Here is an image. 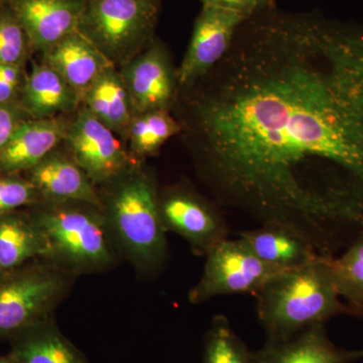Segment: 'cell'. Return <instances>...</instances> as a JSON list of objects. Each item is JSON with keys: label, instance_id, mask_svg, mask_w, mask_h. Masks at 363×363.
<instances>
[{"label": "cell", "instance_id": "cell-18", "mask_svg": "<svg viewBox=\"0 0 363 363\" xmlns=\"http://www.w3.org/2000/svg\"><path fill=\"white\" fill-rule=\"evenodd\" d=\"M238 238L262 262L283 271L305 266L322 255L304 236L279 224H262L242 231Z\"/></svg>", "mask_w": 363, "mask_h": 363}, {"label": "cell", "instance_id": "cell-11", "mask_svg": "<svg viewBox=\"0 0 363 363\" xmlns=\"http://www.w3.org/2000/svg\"><path fill=\"white\" fill-rule=\"evenodd\" d=\"M248 16L222 7L202 6L178 70L180 91L194 84L223 59Z\"/></svg>", "mask_w": 363, "mask_h": 363}, {"label": "cell", "instance_id": "cell-31", "mask_svg": "<svg viewBox=\"0 0 363 363\" xmlns=\"http://www.w3.org/2000/svg\"><path fill=\"white\" fill-rule=\"evenodd\" d=\"M4 2H6V0H0V7L4 6Z\"/></svg>", "mask_w": 363, "mask_h": 363}, {"label": "cell", "instance_id": "cell-10", "mask_svg": "<svg viewBox=\"0 0 363 363\" xmlns=\"http://www.w3.org/2000/svg\"><path fill=\"white\" fill-rule=\"evenodd\" d=\"M135 114L169 111L175 106L180 87L178 69L174 67L166 45L157 38L135 58L121 68Z\"/></svg>", "mask_w": 363, "mask_h": 363}, {"label": "cell", "instance_id": "cell-12", "mask_svg": "<svg viewBox=\"0 0 363 363\" xmlns=\"http://www.w3.org/2000/svg\"><path fill=\"white\" fill-rule=\"evenodd\" d=\"M40 54L78 30L86 0H6Z\"/></svg>", "mask_w": 363, "mask_h": 363}, {"label": "cell", "instance_id": "cell-24", "mask_svg": "<svg viewBox=\"0 0 363 363\" xmlns=\"http://www.w3.org/2000/svg\"><path fill=\"white\" fill-rule=\"evenodd\" d=\"M203 347V363H255L253 352L224 315L212 319Z\"/></svg>", "mask_w": 363, "mask_h": 363}, {"label": "cell", "instance_id": "cell-20", "mask_svg": "<svg viewBox=\"0 0 363 363\" xmlns=\"http://www.w3.org/2000/svg\"><path fill=\"white\" fill-rule=\"evenodd\" d=\"M9 344V354L20 363H89L62 333L54 316L16 334Z\"/></svg>", "mask_w": 363, "mask_h": 363}, {"label": "cell", "instance_id": "cell-16", "mask_svg": "<svg viewBox=\"0 0 363 363\" xmlns=\"http://www.w3.org/2000/svg\"><path fill=\"white\" fill-rule=\"evenodd\" d=\"M21 108L32 119L54 118L75 113L80 95L45 63H33L21 92Z\"/></svg>", "mask_w": 363, "mask_h": 363}, {"label": "cell", "instance_id": "cell-23", "mask_svg": "<svg viewBox=\"0 0 363 363\" xmlns=\"http://www.w3.org/2000/svg\"><path fill=\"white\" fill-rule=\"evenodd\" d=\"M334 286L350 316L363 318V235L339 257H329Z\"/></svg>", "mask_w": 363, "mask_h": 363}, {"label": "cell", "instance_id": "cell-1", "mask_svg": "<svg viewBox=\"0 0 363 363\" xmlns=\"http://www.w3.org/2000/svg\"><path fill=\"white\" fill-rule=\"evenodd\" d=\"M177 104L218 206L327 257L363 235V25L264 9Z\"/></svg>", "mask_w": 363, "mask_h": 363}, {"label": "cell", "instance_id": "cell-14", "mask_svg": "<svg viewBox=\"0 0 363 363\" xmlns=\"http://www.w3.org/2000/svg\"><path fill=\"white\" fill-rule=\"evenodd\" d=\"M45 201L85 202L101 207L98 189L70 155L52 150L39 164L21 174Z\"/></svg>", "mask_w": 363, "mask_h": 363}, {"label": "cell", "instance_id": "cell-3", "mask_svg": "<svg viewBox=\"0 0 363 363\" xmlns=\"http://www.w3.org/2000/svg\"><path fill=\"white\" fill-rule=\"evenodd\" d=\"M329 257L316 259L272 279L257 295V315L267 340H285L350 311L332 279Z\"/></svg>", "mask_w": 363, "mask_h": 363}, {"label": "cell", "instance_id": "cell-25", "mask_svg": "<svg viewBox=\"0 0 363 363\" xmlns=\"http://www.w3.org/2000/svg\"><path fill=\"white\" fill-rule=\"evenodd\" d=\"M32 52L28 33L6 0L0 7V62L25 67Z\"/></svg>", "mask_w": 363, "mask_h": 363}, {"label": "cell", "instance_id": "cell-29", "mask_svg": "<svg viewBox=\"0 0 363 363\" xmlns=\"http://www.w3.org/2000/svg\"><path fill=\"white\" fill-rule=\"evenodd\" d=\"M201 2L202 6L231 9L243 13L248 18L259 11L276 6L274 0H201Z\"/></svg>", "mask_w": 363, "mask_h": 363}, {"label": "cell", "instance_id": "cell-6", "mask_svg": "<svg viewBox=\"0 0 363 363\" xmlns=\"http://www.w3.org/2000/svg\"><path fill=\"white\" fill-rule=\"evenodd\" d=\"M162 0H86L78 32L121 68L156 37Z\"/></svg>", "mask_w": 363, "mask_h": 363}, {"label": "cell", "instance_id": "cell-13", "mask_svg": "<svg viewBox=\"0 0 363 363\" xmlns=\"http://www.w3.org/2000/svg\"><path fill=\"white\" fill-rule=\"evenodd\" d=\"M71 119L66 116L26 119L0 152V174H23L65 140Z\"/></svg>", "mask_w": 363, "mask_h": 363}, {"label": "cell", "instance_id": "cell-2", "mask_svg": "<svg viewBox=\"0 0 363 363\" xmlns=\"http://www.w3.org/2000/svg\"><path fill=\"white\" fill-rule=\"evenodd\" d=\"M98 193L119 257L143 276L159 274L168 260L169 248L152 169L135 162L98 188Z\"/></svg>", "mask_w": 363, "mask_h": 363}, {"label": "cell", "instance_id": "cell-4", "mask_svg": "<svg viewBox=\"0 0 363 363\" xmlns=\"http://www.w3.org/2000/svg\"><path fill=\"white\" fill-rule=\"evenodd\" d=\"M26 210L44 234L42 259L74 276L106 271L121 259L101 207L40 200Z\"/></svg>", "mask_w": 363, "mask_h": 363}, {"label": "cell", "instance_id": "cell-30", "mask_svg": "<svg viewBox=\"0 0 363 363\" xmlns=\"http://www.w3.org/2000/svg\"><path fill=\"white\" fill-rule=\"evenodd\" d=\"M0 363H20L11 354L0 355Z\"/></svg>", "mask_w": 363, "mask_h": 363}, {"label": "cell", "instance_id": "cell-21", "mask_svg": "<svg viewBox=\"0 0 363 363\" xmlns=\"http://www.w3.org/2000/svg\"><path fill=\"white\" fill-rule=\"evenodd\" d=\"M47 243L28 210L0 214V267L7 269L44 257Z\"/></svg>", "mask_w": 363, "mask_h": 363}, {"label": "cell", "instance_id": "cell-19", "mask_svg": "<svg viewBox=\"0 0 363 363\" xmlns=\"http://www.w3.org/2000/svg\"><path fill=\"white\" fill-rule=\"evenodd\" d=\"M81 105L126 143L135 111L130 93L117 67H107L98 76L82 95Z\"/></svg>", "mask_w": 363, "mask_h": 363}, {"label": "cell", "instance_id": "cell-28", "mask_svg": "<svg viewBox=\"0 0 363 363\" xmlns=\"http://www.w3.org/2000/svg\"><path fill=\"white\" fill-rule=\"evenodd\" d=\"M30 117L20 104H0V152L4 149L18 125Z\"/></svg>", "mask_w": 363, "mask_h": 363}, {"label": "cell", "instance_id": "cell-26", "mask_svg": "<svg viewBox=\"0 0 363 363\" xmlns=\"http://www.w3.org/2000/svg\"><path fill=\"white\" fill-rule=\"evenodd\" d=\"M40 201L37 189L21 174H0V214L33 206Z\"/></svg>", "mask_w": 363, "mask_h": 363}, {"label": "cell", "instance_id": "cell-32", "mask_svg": "<svg viewBox=\"0 0 363 363\" xmlns=\"http://www.w3.org/2000/svg\"><path fill=\"white\" fill-rule=\"evenodd\" d=\"M4 272V269H2V267H0V276H1L2 272Z\"/></svg>", "mask_w": 363, "mask_h": 363}, {"label": "cell", "instance_id": "cell-15", "mask_svg": "<svg viewBox=\"0 0 363 363\" xmlns=\"http://www.w3.org/2000/svg\"><path fill=\"white\" fill-rule=\"evenodd\" d=\"M253 357L255 363H352L362 359L363 350L338 347L319 324L285 340H267Z\"/></svg>", "mask_w": 363, "mask_h": 363}, {"label": "cell", "instance_id": "cell-27", "mask_svg": "<svg viewBox=\"0 0 363 363\" xmlns=\"http://www.w3.org/2000/svg\"><path fill=\"white\" fill-rule=\"evenodd\" d=\"M26 79L25 67L0 62V104H18Z\"/></svg>", "mask_w": 363, "mask_h": 363}, {"label": "cell", "instance_id": "cell-17", "mask_svg": "<svg viewBox=\"0 0 363 363\" xmlns=\"http://www.w3.org/2000/svg\"><path fill=\"white\" fill-rule=\"evenodd\" d=\"M42 56L43 63L54 69L81 98L98 76L112 65L78 30L52 45Z\"/></svg>", "mask_w": 363, "mask_h": 363}, {"label": "cell", "instance_id": "cell-5", "mask_svg": "<svg viewBox=\"0 0 363 363\" xmlns=\"http://www.w3.org/2000/svg\"><path fill=\"white\" fill-rule=\"evenodd\" d=\"M75 277L42 257L2 272L0 341L54 316Z\"/></svg>", "mask_w": 363, "mask_h": 363}, {"label": "cell", "instance_id": "cell-8", "mask_svg": "<svg viewBox=\"0 0 363 363\" xmlns=\"http://www.w3.org/2000/svg\"><path fill=\"white\" fill-rule=\"evenodd\" d=\"M159 207L167 233L183 238L195 255L205 257L228 238V224L218 205L185 184L160 192Z\"/></svg>", "mask_w": 363, "mask_h": 363}, {"label": "cell", "instance_id": "cell-7", "mask_svg": "<svg viewBox=\"0 0 363 363\" xmlns=\"http://www.w3.org/2000/svg\"><path fill=\"white\" fill-rule=\"evenodd\" d=\"M205 257L201 278L189 292L191 304H202L218 296H255L272 279L286 272L262 262L240 238H227Z\"/></svg>", "mask_w": 363, "mask_h": 363}, {"label": "cell", "instance_id": "cell-9", "mask_svg": "<svg viewBox=\"0 0 363 363\" xmlns=\"http://www.w3.org/2000/svg\"><path fill=\"white\" fill-rule=\"evenodd\" d=\"M121 140L80 105L70 121L64 143L72 159L98 189L140 162L130 156Z\"/></svg>", "mask_w": 363, "mask_h": 363}, {"label": "cell", "instance_id": "cell-22", "mask_svg": "<svg viewBox=\"0 0 363 363\" xmlns=\"http://www.w3.org/2000/svg\"><path fill=\"white\" fill-rule=\"evenodd\" d=\"M182 124L169 111L135 114L126 136L128 152L135 161L143 162L160 152L169 138L181 135Z\"/></svg>", "mask_w": 363, "mask_h": 363}]
</instances>
